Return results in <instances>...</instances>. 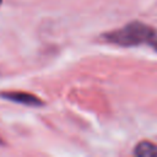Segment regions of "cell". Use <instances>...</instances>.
Wrapping results in <instances>:
<instances>
[{
  "label": "cell",
  "mask_w": 157,
  "mask_h": 157,
  "mask_svg": "<svg viewBox=\"0 0 157 157\" xmlns=\"http://www.w3.org/2000/svg\"><path fill=\"white\" fill-rule=\"evenodd\" d=\"M134 155L137 157H157V146L150 141H141L135 146Z\"/></svg>",
  "instance_id": "3957f363"
},
{
  "label": "cell",
  "mask_w": 157,
  "mask_h": 157,
  "mask_svg": "<svg viewBox=\"0 0 157 157\" xmlns=\"http://www.w3.org/2000/svg\"><path fill=\"white\" fill-rule=\"evenodd\" d=\"M105 42L119 47L150 45L157 52V32L153 27L140 21H132L125 26L103 34Z\"/></svg>",
  "instance_id": "6da1fadb"
},
{
  "label": "cell",
  "mask_w": 157,
  "mask_h": 157,
  "mask_svg": "<svg viewBox=\"0 0 157 157\" xmlns=\"http://www.w3.org/2000/svg\"><path fill=\"white\" fill-rule=\"evenodd\" d=\"M0 145H5V142H4V140H2V136L0 135Z\"/></svg>",
  "instance_id": "277c9868"
},
{
  "label": "cell",
  "mask_w": 157,
  "mask_h": 157,
  "mask_svg": "<svg viewBox=\"0 0 157 157\" xmlns=\"http://www.w3.org/2000/svg\"><path fill=\"white\" fill-rule=\"evenodd\" d=\"M1 4H2V0H0V6H1Z\"/></svg>",
  "instance_id": "5b68a950"
},
{
  "label": "cell",
  "mask_w": 157,
  "mask_h": 157,
  "mask_svg": "<svg viewBox=\"0 0 157 157\" xmlns=\"http://www.w3.org/2000/svg\"><path fill=\"white\" fill-rule=\"evenodd\" d=\"M0 98L28 107H42L44 104L38 96L25 91H4L0 92Z\"/></svg>",
  "instance_id": "7a4b0ae2"
}]
</instances>
